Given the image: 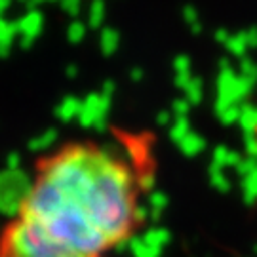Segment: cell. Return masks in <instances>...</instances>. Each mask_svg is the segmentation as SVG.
I'll list each match as a JSON object with an SVG mask.
<instances>
[{"mask_svg":"<svg viewBox=\"0 0 257 257\" xmlns=\"http://www.w3.org/2000/svg\"><path fill=\"white\" fill-rule=\"evenodd\" d=\"M128 249L134 257H160L162 255V249L153 248V246L145 244V240L141 238V236H130Z\"/></svg>","mask_w":257,"mask_h":257,"instance_id":"obj_6","label":"cell"},{"mask_svg":"<svg viewBox=\"0 0 257 257\" xmlns=\"http://www.w3.org/2000/svg\"><path fill=\"white\" fill-rule=\"evenodd\" d=\"M168 204H170L168 194L162 193V191H153V193L149 194V210H151L149 217L153 221H158L160 215H162V211L168 208Z\"/></svg>","mask_w":257,"mask_h":257,"instance_id":"obj_7","label":"cell"},{"mask_svg":"<svg viewBox=\"0 0 257 257\" xmlns=\"http://www.w3.org/2000/svg\"><path fill=\"white\" fill-rule=\"evenodd\" d=\"M208 172H210V183H211V187H213L215 191H219V193H229L230 181L227 179V175L223 174V170H221V168H217V166H211L210 164Z\"/></svg>","mask_w":257,"mask_h":257,"instance_id":"obj_10","label":"cell"},{"mask_svg":"<svg viewBox=\"0 0 257 257\" xmlns=\"http://www.w3.org/2000/svg\"><path fill=\"white\" fill-rule=\"evenodd\" d=\"M67 76H69V78H74V76H76V67H74V65L67 67Z\"/></svg>","mask_w":257,"mask_h":257,"instance_id":"obj_23","label":"cell"},{"mask_svg":"<svg viewBox=\"0 0 257 257\" xmlns=\"http://www.w3.org/2000/svg\"><path fill=\"white\" fill-rule=\"evenodd\" d=\"M114 90H116V84L112 82V80H107V82L103 84L101 93H105V95H110V97H112V93H114Z\"/></svg>","mask_w":257,"mask_h":257,"instance_id":"obj_22","label":"cell"},{"mask_svg":"<svg viewBox=\"0 0 257 257\" xmlns=\"http://www.w3.org/2000/svg\"><path fill=\"white\" fill-rule=\"evenodd\" d=\"M185 99L191 103V105H198V103L202 101V80L200 78L193 76L191 84L185 90Z\"/></svg>","mask_w":257,"mask_h":257,"instance_id":"obj_12","label":"cell"},{"mask_svg":"<svg viewBox=\"0 0 257 257\" xmlns=\"http://www.w3.org/2000/svg\"><path fill=\"white\" fill-rule=\"evenodd\" d=\"M97 110H99V93H90L82 101V109H80V114H78L82 128H93L95 126Z\"/></svg>","mask_w":257,"mask_h":257,"instance_id":"obj_2","label":"cell"},{"mask_svg":"<svg viewBox=\"0 0 257 257\" xmlns=\"http://www.w3.org/2000/svg\"><path fill=\"white\" fill-rule=\"evenodd\" d=\"M240 114H242V105H230L229 109L219 112L217 116H219V120L225 126H232V124L240 122Z\"/></svg>","mask_w":257,"mask_h":257,"instance_id":"obj_14","label":"cell"},{"mask_svg":"<svg viewBox=\"0 0 257 257\" xmlns=\"http://www.w3.org/2000/svg\"><path fill=\"white\" fill-rule=\"evenodd\" d=\"M80 109H82V99H78L74 95H67L61 101V105L57 107L55 114H57V118L63 120V122H71L73 118H78Z\"/></svg>","mask_w":257,"mask_h":257,"instance_id":"obj_4","label":"cell"},{"mask_svg":"<svg viewBox=\"0 0 257 257\" xmlns=\"http://www.w3.org/2000/svg\"><path fill=\"white\" fill-rule=\"evenodd\" d=\"M191 107H193V105H191V103L183 97V99H175L172 109H174V114L177 116V118H183V116H187V114H189Z\"/></svg>","mask_w":257,"mask_h":257,"instance_id":"obj_17","label":"cell"},{"mask_svg":"<svg viewBox=\"0 0 257 257\" xmlns=\"http://www.w3.org/2000/svg\"><path fill=\"white\" fill-rule=\"evenodd\" d=\"M174 69H175V74L191 73V61H189V57H185V55H179V57H177V59L174 61Z\"/></svg>","mask_w":257,"mask_h":257,"instance_id":"obj_18","label":"cell"},{"mask_svg":"<svg viewBox=\"0 0 257 257\" xmlns=\"http://www.w3.org/2000/svg\"><path fill=\"white\" fill-rule=\"evenodd\" d=\"M191 132H193V130H191V122H189L187 116L175 118L174 124H172V128H170V138L174 139V143H179V141L187 138Z\"/></svg>","mask_w":257,"mask_h":257,"instance_id":"obj_11","label":"cell"},{"mask_svg":"<svg viewBox=\"0 0 257 257\" xmlns=\"http://www.w3.org/2000/svg\"><path fill=\"white\" fill-rule=\"evenodd\" d=\"M141 238L145 240V244L153 246V248H164L166 244L172 240V234L168 229H162V227H155V229H149Z\"/></svg>","mask_w":257,"mask_h":257,"instance_id":"obj_8","label":"cell"},{"mask_svg":"<svg viewBox=\"0 0 257 257\" xmlns=\"http://www.w3.org/2000/svg\"><path fill=\"white\" fill-rule=\"evenodd\" d=\"M55 141H57V132H55V130H50V132H46V134H44V138L38 139V143H35V145H33V149L42 151V149L52 147Z\"/></svg>","mask_w":257,"mask_h":257,"instance_id":"obj_16","label":"cell"},{"mask_svg":"<svg viewBox=\"0 0 257 257\" xmlns=\"http://www.w3.org/2000/svg\"><path fill=\"white\" fill-rule=\"evenodd\" d=\"M193 80V74L187 73V74H175V86L181 88V90H187V86L191 84Z\"/></svg>","mask_w":257,"mask_h":257,"instance_id":"obj_19","label":"cell"},{"mask_svg":"<svg viewBox=\"0 0 257 257\" xmlns=\"http://www.w3.org/2000/svg\"><path fill=\"white\" fill-rule=\"evenodd\" d=\"M136 181L118 158L73 143L38 162L37 177L0 234V257H99L128 242Z\"/></svg>","mask_w":257,"mask_h":257,"instance_id":"obj_1","label":"cell"},{"mask_svg":"<svg viewBox=\"0 0 257 257\" xmlns=\"http://www.w3.org/2000/svg\"><path fill=\"white\" fill-rule=\"evenodd\" d=\"M253 251H255V255H257V244H255V248H253Z\"/></svg>","mask_w":257,"mask_h":257,"instance_id":"obj_24","label":"cell"},{"mask_svg":"<svg viewBox=\"0 0 257 257\" xmlns=\"http://www.w3.org/2000/svg\"><path fill=\"white\" fill-rule=\"evenodd\" d=\"M238 124L244 130V136H257V105H251V103L242 105Z\"/></svg>","mask_w":257,"mask_h":257,"instance_id":"obj_5","label":"cell"},{"mask_svg":"<svg viewBox=\"0 0 257 257\" xmlns=\"http://www.w3.org/2000/svg\"><path fill=\"white\" fill-rule=\"evenodd\" d=\"M242 191H244V200H246V204L257 202V166L246 177H242Z\"/></svg>","mask_w":257,"mask_h":257,"instance_id":"obj_9","label":"cell"},{"mask_svg":"<svg viewBox=\"0 0 257 257\" xmlns=\"http://www.w3.org/2000/svg\"><path fill=\"white\" fill-rule=\"evenodd\" d=\"M143 76H145V73H143V69H141V67H134V69L130 71V78H132V82H141V80H143Z\"/></svg>","mask_w":257,"mask_h":257,"instance_id":"obj_21","label":"cell"},{"mask_svg":"<svg viewBox=\"0 0 257 257\" xmlns=\"http://www.w3.org/2000/svg\"><path fill=\"white\" fill-rule=\"evenodd\" d=\"M240 76L248 78L251 84L257 82V65L253 61H244L242 67H240Z\"/></svg>","mask_w":257,"mask_h":257,"instance_id":"obj_15","label":"cell"},{"mask_svg":"<svg viewBox=\"0 0 257 257\" xmlns=\"http://www.w3.org/2000/svg\"><path fill=\"white\" fill-rule=\"evenodd\" d=\"M177 147H179V151H181L187 158H193V156H198L204 149H206V139H204L200 134L191 132L187 138L181 139V141L177 143Z\"/></svg>","mask_w":257,"mask_h":257,"instance_id":"obj_3","label":"cell"},{"mask_svg":"<svg viewBox=\"0 0 257 257\" xmlns=\"http://www.w3.org/2000/svg\"><path fill=\"white\" fill-rule=\"evenodd\" d=\"M230 151L229 147L225 145H219V147L213 149V155H211V166H217V168H227L229 166V158H230Z\"/></svg>","mask_w":257,"mask_h":257,"instance_id":"obj_13","label":"cell"},{"mask_svg":"<svg viewBox=\"0 0 257 257\" xmlns=\"http://www.w3.org/2000/svg\"><path fill=\"white\" fill-rule=\"evenodd\" d=\"M172 114H174V112H170V110H160V112L156 114V122H158V126H170V122H172Z\"/></svg>","mask_w":257,"mask_h":257,"instance_id":"obj_20","label":"cell"}]
</instances>
